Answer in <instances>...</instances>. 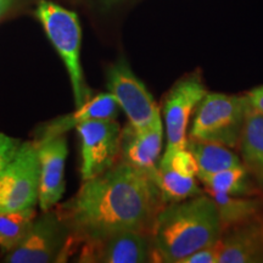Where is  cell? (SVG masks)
Wrapping results in <instances>:
<instances>
[{
	"label": "cell",
	"instance_id": "10",
	"mask_svg": "<svg viewBox=\"0 0 263 263\" xmlns=\"http://www.w3.org/2000/svg\"><path fill=\"white\" fill-rule=\"evenodd\" d=\"M78 262L144 263L155 262L151 236L138 230H121L81 242Z\"/></svg>",
	"mask_w": 263,
	"mask_h": 263
},
{
	"label": "cell",
	"instance_id": "15",
	"mask_svg": "<svg viewBox=\"0 0 263 263\" xmlns=\"http://www.w3.org/2000/svg\"><path fill=\"white\" fill-rule=\"evenodd\" d=\"M246 99V98H245ZM239 149L242 164L263 193V115L246 101V116Z\"/></svg>",
	"mask_w": 263,
	"mask_h": 263
},
{
	"label": "cell",
	"instance_id": "6",
	"mask_svg": "<svg viewBox=\"0 0 263 263\" xmlns=\"http://www.w3.org/2000/svg\"><path fill=\"white\" fill-rule=\"evenodd\" d=\"M39 195V159L35 141H26L0 172V212L33 207Z\"/></svg>",
	"mask_w": 263,
	"mask_h": 263
},
{
	"label": "cell",
	"instance_id": "17",
	"mask_svg": "<svg viewBox=\"0 0 263 263\" xmlns=\"http://www.w3.org/2000/svg\"><path fill=\"white\" fill-rule=\"evenodd\" d=\"M186 147L192 151L196 159L199 167L197 177L207 176L242 164L239 156L233 153L230 147L221 144L188 139Z\"/></svg>",
	"mask_w": 263,
	"mask_h": 263
},
{
	"label": "cell",
	"instance_id": "2",
	"mask_svg": "<svg viewBox=\"0 0 263 263\" xmlns=\"http://www.w3.org/2000/svg\"><path fill=\"white\" fill-rule=\"evenodd\" d=\"M223 228L211 196L196 195L164 205L150 236L156 262L182 263L184 258L218 241Z\"/></svg>",
	"mask_w": 263,
	"mask_h": 263
},
{
	"label": "cell",
	"instance_id": "11",
	"mask_svg": "<svg viewBox=\"0 0 263 263\" xmlns=\"http://www.w3.org/2000/svg\"><path fill=\"white\" fill-rule=\"evenodd\" d=\"M35 143L39 159L38 202L44 212L57 205L65 193V164L68 147L65 134Z\"/></svg>",
	"mask_w": 263,
	"mask_h": 263
},
{
	"label": "cell",
	"instance_id": "12",
	"mask_svg": "<svg viewBox=\"0 0 263 263\" xmlns=\"http://www.w3.org/2000/svg\"><path fill=\"white\" fill-rule=\"evenodd\" d=\"M162 140L163 127L161 120L145 130H137L128 124L121 137L120 161L143 171L154 180L160 162Z\"/></svg>",
	"mask_w": 263,
	"mask_h": 263
},
{
	"label": "cell",
	"instance_id": "3",
	"mask_svg": "<svg viewBox=\"0 0 263 263\" xmlns=\"http://www.w3.org/2000/svg\"><path fill=\"white\" fill-rule=\"evenodd\" d=\"M246 116V99L239 95L207 93L197 105L189 129V140L240 145Z\"/></svg>",
	"mask_w": 263,
	"mask_h": 263
},
{
	"label": "cell",
	"instance_id": "14",
	"mask_svg": "<svg viewBox=\"0 0 263 263\" xmlns=\"http://www.w3.org/2000/svg\"><path fill=\"white\" fill-rule=\"evenodd\" d=\"M121 107L116 98L111 93L99 94L89 98L84 104L77 107L73 114L59 117L45 126L41 132V139H48L62 136L66 132L80 126L81 123L94 120H116Z\"/></svg>",
	"mask_w": 263,
	"mask_h": 263
},
{
	"label": "cell",
	"instance_id": "19",
	"mask_svg": "<svg viewBox=\"0 0 263 263\" xmlns=\"http://www.w3.org/2000/svg\"><path fill=\"white\" fill-rule=\"evenodd\" d=\"M154 182L159 189L164 205L183 201V200L201 194L195 177L183 176V174L174 172L168 167L157 166Z\"/></svg>",
	"mask_w": 263,
	"mask_h": 263
},
{
	"label": "cell",
	"instance_id": "25",
	"mask_svg": "<svg viewBox=\"0 0 263 263\" xmlns=\"http://www.w3.org/2000/svg\"><path fill=\"white\" fill-rule=\"evenodd\" d=\"M12 3H14V0H0V15L4 14Z\"/></svg>",
	"mask_w": 263,
	"mask_h": 263
},
{
	"label": "cell",
	"instance_id": "1",
	"mask_svg": "<svg viewBox=\"0 0 263 263\" xmlns=\"http://www.w3.org/2000/svg\"><path fill=\"white\" fill-rule=\"evenodd\" d=\"M163 206L149 174L118 161L100 176L83 180L76 196L59 207V215L70 229L61 258L85 240L121 230H138L150 235Z\"/></svg>",
	"mask_w": 263,
	"mask_h": 263
},
{
	"label": "cell",
	"instance_id": "7",
	"mask_svg": "<svg viewBox=\"0 0 263 263\" xmlns=\"http://www.w3.org/2000/svg\"><path fill=\"white\" fill-rule=\"evenodd\" d=\"M207 93L201 72L194 71L184 74L166 94L163 117L167 145L163 156H171L177 150L185 149L190 117Z\"/></svg>",
	"mask_w": 263,
	"mask_h": 263
},
{
	"label": "cell",
	"instance_id": "23",
	"mask_svg": "<svg viewBox=\"0 0 263 263\" xmlns=\"http://www.w3.org/2000/svg\"><path fill=\"white\" fill-rule=\"evenodd\" d=\"M182 263H218L217 242L209 248L195 251L186 258H184Z\"/></svg>",
	"mask_w": 263,
	"mask_h": 263
},
{
	"label": "cell",
	"instance_id": "16",
	"mask_svg": "<svg viewBox=\"0 0 263 263\" xmlns=\"http://www.w3.org/2000/svg\"><path fill=\"white\" fill-rule=\"evenodd\" d=\"M206 193L209 194V196H211L213 202L216 203L222 222L223 232L232 227L242 224V223L261 217L263 202L259 199L228 195V194L216 193L212 190H206Z\"/></svg>",
	"mask_w": 263,
	"mask_h": 263
},
{
	"label": "cell",
	"instance_id": "26",
	"mask_svg": "<svg viewBox=\"0 0 263 263\" xmlns=\"http://www.w3.org/2000/svg\"><path fill=\"white\" fill-rule=\"evenodd\" d=\"M100 2L103 3L104 5H106V6H111V5L118 4V3H121V2H124V0H100Z\"/></svg>",
	"mask_w": 263,
	"mask_h": 263
},
{
	"label": "cell",
	"instance_id": "8",
	"mask_svg": "<svg viewBox=\"0 0 263 263\" xmlns=\"http://www.w3.org/2000/svg\"><path fill=\"white\" fill-rule=\"evenodd\" d=\"M70 239V229L58 211L43 212L34 219L31 229L22 241L6 252L8 263H49L60 261L66 244Z\"/></svg>",
	"mask_w": 263,
	"mask_h": 263
},
{
	"label": "cell",
	"instance_id": "18",
	"mask_svg": "<svg viewBox=\"0 0 263 263\" xmlns=\"http://www.w3.org/2000/svg\"><path fill=\"white\" fill-rule=\"evenodd\" d=\"M197 178L205 185V190L239 196H250L257 193L244 164Z\"/></svg>",
	"mask_w": 263,
	"mask_h": 263
},
{
	"label": "cell",
	"instance_id": "4",
	"mask_svg": "<svg viewBox=\"0 0 263 263\" xmlns=\"http://www.w3.org/2000/svg\"><path fill=\"white\" fill-rule=\"evenodd\" d=\"M37 16L64 61L73 90L76 106H81L89 99L90 90L84 84L81 66L82 29L78 16L73 11L47 0L39 3Z\"/></svg>",
	"mask_w": 263,
	"mask_h": 263
},
{
	"label": "cell",
	"instance_id": "21",
	"mask_svg": "<svg viewBox=\"0 0 263 263\" xmlns=\"http://www.w3.org/2000/svg\"><path fill=\"white\" fill-rule=\"evenodd\" d=\"M159 166L168 167L174 172L188 177H197V172H199L195 156L193 155V153L188 147L177 150L171 156H162Z\"/></svg>",
	"mask_w": 263,
	"mask_h": 263
},
{
	"label": "cell",
	"instance_id": "20",
	"mask_svg": "<svg viewBox=\"0 0 263 263\" xmlns=\"http://www.w3.org/2000/svg\"><path fill=\"white\" fill-rule=\"evenodd\" d=\"M35 218L37 213L33 207L20 211L0 212V248L5 254L22 241Z\"/></svg>",
	"mask_w": 263,
	"mask_h": 263
},
{
	"label": "cell",
	"instance_id": "9",
	"mask_svg": "<svg viewBox=\"0 0 263 263\" xmlns=\"http://www.w3.org/2000/svg\"><path fill=\"white\" fill-rule=\"evenodd\" d=\"M76 129L81 138L82 180L100 176L117 163L122 130L116 120L87 121Z\"/></svg>",
	"mask_w": 263,
	"mask_h": 263
},
{
	"label": "cell",
	"instance_id": "22",
	"mask_svg": "<svg viewBox=\"0 0 263 263\" xmlns=\"http://www.w3.org/2000/svg\"><path fill=\"white\" fill-rule=\"evenodd\" d=\"M21 144L20 139L0 133V172L14 160Z\"/></svg>",
	"mask_w": 263,
	"mask_h": 263
},
{
	"label": "cell",
	"instance_id": "24",
	"mask_svg": "<svg viewBox=\"0 0 263 263\" xmlns=\"http://www.w3.org/2000/svg\"><path fill=\"white\" fill-rule=\"evenodd\" d=\"M246 101L255 108L256 111H258L259 114L263 115V85L257 88H254L245 94Z\"/></svg>",
	"mask_w": 263,
	"mask_h": 263
},
{
	"label": "cell",
	"instance_id": "5",
	"mask_svg": "<svg viewBox=\"0 0 263 263\" xmlns=\"http://www.w3.org/2000/svg\"><path fill=\"white\" fill-rule=\"evenodd\" d=\"M106 87L134 129L145 130L161 120L154 97L132 71L126 59H120L107 68Z\"/></svg>",
	"mask_w": 263,
	"mask_h": 263
},
{
	"label": "cell",
	"instance_id": "13",
	"mask_svg": "<svg viewBox=\"0 0 263 263\" xmlns=\"http://www.w3.org/2000/svg\"><path fill=\"white\" fill-rule=\"evenodd\" d=\"M217 251L218 263L263 262V218L224 230L217 241Z\"/></svg>",
	"mask_w": 263,
	"mask_h": 263
}]
</instances>
